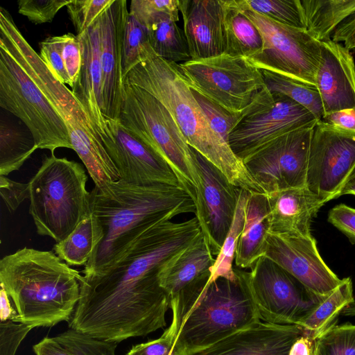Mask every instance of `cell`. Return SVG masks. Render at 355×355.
<instances>
[{
	"mask_svg": "<svg viewBox=\"0 0 355 355\" xmlns=\"http://www.w3.org/2000/svg\"><path fill=\"white\" fill-rule=\"evenodd\" d=\"M200 233L196 216L181 223L162 220L146 230L111 267L82 275L69 329L118 343L166 327L170 298L160 285L159 271Z\"/></svg>",
	"mask_w": 355,
	"mask_h": 355,
	"instance_id": "cell-1",
	"label": "cell"
},
{
	"mask_svg": "<svg viewBox=\"0 0 355 355\" xmlns=\"http://www.w3.org/2000/svg\"><path fill=\"white\" fill-rule=\"evenodd\" d=\"M108 195L94 187L91 212L103 238L85 266L84 275L103 272L114 265L148 228L182 214H196L191 196L180 186L139 185L120 180L110 184Z\"/></svg>",
	"mask_w": 355,
	"mask_h": 355,
	"instance_id": "cell-2",
	"label": "cell"
},
{
	"mask_svg": "<svg viewBox=\"0 0 355 355\" xmlns=\"http://www.w3.org/2000/svg\"><path fill=\"white\" fill-rule=\"evenodd\" d=\"M124 83L144 89L160 101L189 145L221 171L236 187L263 193L243 161L212 129L178 64L157 55L146 42L140 62L126 75Z\"/></svg>",
	"mask_w": 355,
	"mask_h": 355,
	"instance_id": "cell-3",
	"label": "cell"
},
{
	"mask_svg": "<svg viewBox=\"0 0 355 355\" xmlns=\"http://www.w3.org/2000/svg\"><path fill=\"white\" fill-rule=\"evenodd\" d=\"M81 276L51 251L25 247L0 261V285L15 306L17 322L33 328L70 321Z\"/></svg>",
	"mask_w": 355,
	"mask_h": 355,
	"instance_id": "cell-4",
	"label": "cell"
},
{
	"mask_svg": "<svg viewBox=\"0 0 355 355\" xmlns=\"http://www.w3.org/2000/svg\"><path fill=\"white\" fill-rule=\"evenodd\" d=\"M236 276L207 282L176 324L178 355H191L261 320L248 281V271L234 266Z\"/></svg>",
	"mask_w": 355,
	"mask_h": 355,
	"instance_id": "cell-5",
	"label": "cell"
},
{
	"mask_svg": "<svg viewBox=\"0 0 355 355\" xmlns=\"http://www.w3.org/2000/svg\"><path fill=\"white\" fill-rule=\"evenodd\" d=\"M87 180L79 163L54 154L45 156L28 182L29 214L38 234L60 242L91 214Z\"/></svg>",
	"mask_w": 355,
	"mask_h": 355,
	"instance_id": "cell-6",
	"label": "cell"
},
{
	"mask_svg": "<svg viewBox=\"0 0 355 355\" xmlns=\"http://www.w3.org/2000/svg\"><path fill=\"white\" fill-rule=\"evenodd\" d=\"M119 121L164 158L196 205L200 179L194 150L162 103L144 89L125 84Z\"/></svg>",
	"mask_w": 355,
	"mask_h": 355,
	"instance_id": "cell-7",
	"label": "cell"
},
{
	"mask_svg": "<svg viewBox=\"0 0 355 355\" xmlns=\"http://www.w3.org/2000/svg\"><path fill=\"white\" fill-rule=\"evenodd\" d=\"M0 106L20 119L37 148L72 149L65 123L9 50L0 44Z\"/></svg>",
	"mask_w": 355,
	"mask_h": 355,
	"instance_id": "cell-8",
	"label": "cell"
},
{
	"mask_svg": "<svg viewBox=\"0 0 355 355\" xmlns=\"http://www.w3.org/2000/svg\"><path fill=\"white\" fill-rule=\"evenodd\" d=\"M318 121L307 109L265 86L241 112L229 135V146L243 161L277 138L314 127Z\"/></svg>",
	"mask_w": 355,
	"mask_h": 355,
	"instance_id": "cell-9",
	"label": "cell"
},
{
	"mask_svg": "<svg viewBox=\"0 0 355 355\" xmlns=\"http://www.w3.org/2000/svg\"><path fill=\"white\" fill-rule=\"evenodd\" d=\"M190 87L229 112H243L265 87L248 58L223 53L178 64Z\"/></svg>",
	"mask_w": 355,
	"mask_h": 355,
	"instance_id": "cell-10",
	"label": "cell"
},
{
	"mask_svg": "<svg viewBox=\"0 0 355 355\" xmlns=\"http://www.w3.org/2000/svg\"><path fill=\"white\" fill-rule=\"evenodd\" d=\"M241 10L259 29L263 42L261 51L248 60L259 69L316 88L321 42L304 29L282 24L252 10Z\"/></svg>",
	"mask_w": 355,
	"mask_h": 355,
	"instance_id": "cell-11",
	"label": "cell"
},
{
	"mask_svg": "<svg viewBox=\"0 0 355 355\" xmlns=\"http://www.w3.org/2000/svg\"><path fill=\"white\" fill-rule=\"evenodd\" d=\"M250 270V288L263 321L300 326L325 297L311 292L265 256Z\"/></svg>",
	"mask_w": 355,
	"mask_h": 355,
	"instance_id": "cell-12",
	"label": "cell"
},
{
	"mask_svg": "<svg viewBox=\"0 0 355 355\" xmlns=\"http://www.w3.org/2000/svg\"><path fill=\"white\" fill-rule=\"evenodd\" d=\"M355 168V132L318 121L310 143L306 187L324 203L340 197Z\"/></svg>",
	"mask_w": 355,
	"mask_h": 355,
	"instance_id": "cell-13",
	"label": "cell"
},
{
	"mask_svg": "<svg viewBox=\"0 0 355 355\" xmlns=\"http://www.w3.org/2000/svg\"><path fill=\"white\" fill-rule=\"evenodd\" d=\"M313 128L282 135L243 161L265 194L306 187Z\"/></svg>",
	"mask_w": 355,
	"mask_h": 355,
	"instance_id": "cell-14",
	"label": "cell"
},
{
	"mask_svg": "<svg viewBox=\"0 0 355 355\" xmlns=\"http://www.w3.org/2000/svg\"><path fill=\"white\" fill-rule=\"evenodd\" d=\"M98 137L121 180L139 185L180 186L175 173L164 158L119 120L105 116Z\"/></svg>",
	"mask_w": 355,
	"mask_h": 355,
	"instance_id": "cell-15",
	"label": "cell"
},
{
	"mask_svg": "<svg viewBox=\"0 0 355 355\" xmlns=\"http://www.w3.org/2000/svg\"><path fill=\"white\" fill-rule=\"evenodd\" d=\"M194 153L200 179L195 216L211 254L217 256L234 220L240 189L196 150Z\"/></svg>",
	"mask_w": 355,
	"mask_h": 355,
	"instance_id": "cell-16",
	"label": "cell"
},
{
	"mask_svg": "<svg viewBox=\"0 0 355 355\" xmlns=\"http://www.w3.org/2000/svg\"><path fill=\"white\" fill-rule=\"evenodd\" d=\"M215 258L202 232L162 266L159 279L170 298L172 322H177L211 276Z\"/></svg>",
	"mask_w": 355,
	"mask_h": 355,
	"instance_id": "cell-17",
	"label": "cell"
},
{
	"mask_svg": "<svg viewBox=\"0 0 355 355\" xmlns=\"http://www.w3.org/2000/svg\"><path fill=\"white\" fill-rule=\"evenodd\" d=\"M263 256L318 296H327L342 281L324 261L313 236L295 237L268 233Z\"/></svg>",
	"mask_w": 355,
	"mask_h": 355,
	"instance_id": "cell-18",
	"label": "cell"
},
{
	"mask_svg": "<svg viewBox=\"0 0 355 355\" xmlns=\"http://www.w3.org/2000/svg\"><path fill=\"white\" fill-rule=\"evenodd\" d=\"M129 11L127 1L114 0L99 16L103 113L119 120L124 98L122 46Z\"/></svg>",
	"mask_w": 355,
	"mask_h": 355,
	"instance_id": "cell-19",
	"label": "cell"
},
{
	"mask_svg": "<svg viewBox=\"0 0 355 355\" xmlns=\"http://www.w3.org/2000/svg\"><path fill=\"white\" fill-rule=\"evenodd\" d=\"M321 44L316 89L321 98L324 117L342 110H355V63L349 49L331 40Z\"/></svg>",
	"mask_w": 355,
	"mask_h": 355,
	"instance_id": "cell-20",
	"label": "cell"
},
{
	"mask_svg": "<svg viewBox=\"0 0 355 355\" xmlns=\"http://www.w3.org/2000/svg\"><path fill=\"white\" fill-rule=\"evenodd\" d=\"M302 327L261 320L191 355H288Z\"/></svg>",
	"mask_w": 355,
	"mask_h": 355,
	"instance_id": "cell-21",
	"label": "cell"
},
{
	"mask_svg": "<svg viewBox=\"0 0 355 355\" xmlns=\"http://www.w3.org/2000/svg\"><path fill=\"white\" fill-rule=\"evenodd\" d=\"M191 60L225 53L223 0H179Z\"/></svg>",
	"mask_w": 355,
	"mask_h": 355,
	"instance_id": "cell-22",
	"label": "cell"
},
{
	"mask_svg": "<svg viewBox=\"0 0 355 355\" xmlns=\"http://www.w3.org/2000/svg\"><path fill=\"white\" fill-rule=\"evenodd\" d=\"M268 206L270 234L312 237L313 219L325 204L306 187L266 194Z\"/></svg>",
	"mask_w": 355,
	"mask_h": 355,
	"instance_id": "cell-23",
	"label": "cell"
},
{
	"mask_svg": "<svg viewBox=\"0 0 355 355\" xmlns=\"http://www.w3.org/2000/svg\"><path fill=\"white\" fill-rule=\"evenodd\" d=\"M77 36L80 44L82 63L78 78L71 90L84 108L98 135L105 120L103 113L99 17L86 31Z\"/></svg>",
	"mask_w": 355,
	"mask_h": 355,
	"instance_id": "cell-24",
	"label": "cell"
},
{
	"mask_svg": "<svg viewBox=\"0 0 355 355\" xmlns=\"http://www.w3.org/2000/svg\"><path fill=\"white\" fill-rule=\"evenodd\" d=\"M268 232L266 196L263 193H250L235 254L234 263L236 268L250 269L264 255Z\"/></svg>",
	"mask_w": 355,
	"mask_h": 355,
	"instance_id": "cell-25",
	"label": "cell"
},
{
	"mask_svg": "<svg viewBox=\"0 0 355 355\" xmlns=\"http://www.w3.org/2000/svg\"><path fill=\"white\" fill-rule=\"evenodd\" d=\"M303 28L319 42L331 40L338 28L355 12V0H297Z\"/></svg>",
	"mask_w": 355,
	"mask_h": 355,
	"instance_id": "cell-26",
	"label": "cell"
},
{
	"mask_svg": "<svg viewBox=\"0 0 355 355\" xmlns=\"http://www.w3.org/2000/svg\"><path fill=\"white\" fill-rule=\"evenodd\" d=\"M226 54L251 58L262 49L263 42L256 26L237 6L235 0H223Z\"/></svg>",
	"mask_w": 355,
	"mask_h": 355,
	"instance_id": "cell-27",
	"label": "cell"
},
{
	"mask_svg": "<svg viewBox=\"0 0 355 355\" xmlns=\"http://www.w3.org/2000/svg\"><path fill=\"white\" fill-rule=\"evenodd\" d=\"M174 17L162 13L152 17L146 24L148 43L161 58L177 64L191 60L184 30Z\"/></svg>",
	"mask_w": 355,
	"mask_h": 355,
	"instance_id": "cell-28",
	"label": "cell"
},
{
	"mask_svg": "<svg viewBox=\"0 0 355 355\" xmlns=\"http://www.w3.org/2000/svg\"><path fill=\"white\" fill-rule=\"evenodd\" d=\"M354 304L351 278L342 279L340 284L326 296L315 309L302 322L304 334L315 340L336 325L340 315Z\"/></svg>",
	"mask_w": 355,
	"mask_h": 355,
	"instance_id": "cell-29",
	"label": "cell"
},
{
	"mask_svg": "<svg viewBox=\"0 0 355 355\" xmlns=\"http://www.w3.org/2000/svg\"><path fill=\"white\" fill-rule=\"evenodd\" d=\"M103 238V229L91 213L65 239L54 245L53 250L69 266H85Z\"/></svg>",
	"mask_w": 355,
	"mask_h": 355,
	"instance_id": "cell-30",
	"label": "cell"
},
{
	"mask_svg": "<svg viewBox=\"0 0 355 355\" xmlns=\"http://www.w3.org/2000/svg\"><path fill=\"white\" fill-rule=\"evenodd\" d=\"M261 72L265 86L270 92L291 98L310 111L318 121H322L324 110L320 94L316 88L269 70L261 69Z\"/></svg>",
	"mask_w": 355,
	"mask_h": 355,
	"instance_id": "cell-31",
	"label": "cell"
},
{
	"mask_svg": "<svg viewBox=\"0 0 355 355\" xmlns=\"http://www.w3.org/2000/svg\"><path fill=\"white\" fill-rule=\"evenodd\" d=\"M250 194V192L247 190L239 189L234 220L219 254L215 258L209 281L214 280L218 277L232 279L236 276L233 263L234 262L238 241L244 224L245 208Z\"/></svg>",
	"mask_w": 355,
	"mask_h": 355,
	"instance_id": "cell-32",
	"label": "cell"
},
{
	"mask_svg": "<svg viewBox=\"0 0 355 355\" xmlns=\"http://www.w3.org/2000/svg\"><path fill=\"white\" fill-rule=\"evenodd\" d=\"M37 149L33 137L8 127L0 125V175L7 176L19 170Z\"/></svg>",
	"mask_w": 355,
	"mask_h": 355,
	"instance_id": "cell-33",
	"label": "cell"
},
{
	"mask_svg": "<svg viewBox=\"0 0 355 355\" xmlns=\"http://www.w3.org/2000/svg\"><path fill=\"white\" fill-rule=\"evenodd\" d=\"M241 10H249L276 22L303 28L297 0H235Z\"/></svg>",
	"mask_w": 355,
	"mask_h": 355,
	"instance_id": "cell-34",
	"label": "cell"
},
{
	"mask_svg": "<svg viewBox=\"0 0 355 355\" xmlns=\"http://www.w3.org/2000/svg\"><path fill=\"white\" fill-rule=\"evenodd\" d=\"M315 343L319 355H355V324L334 325Z\"/></svg>",
	"mask_w": 355,
	"mask_h": 355,
	"instance_id": "cell-35",
	"label": "cell"
},
{
	"mask_svg": "<svg viewBox=\"0 0 355 355\" xmlns=\"http://www.w3.org/2000/svg\"><path fill=\"white\" fill-rule=\"evenodd\" d=\"M146 42H148L147 28L129 13L125 23L122 46L123 79L140 62L142 48Z\"/></svg>",
	"mask_w": 355,
	"mask_h": 355,
	"instance_id": "cell-36",
	"label": "cell"
},
{
	"mask_svg": "<svg viewBox=\"0 0 355 355\" xmlns=\"http://www.w3.org/2000/svg\"><path fill=\"white\" fill-rule=\"evenodd\" d=\"M71 355H115L117 343L99 340L69 329L54 337Z\"/></svg>",
	"mask_w": 355,
	"mask_h": 355,
	"instance_id": "cell-37",
	"label": "cell"
},
{
	"mask_svg": "<svg viewBox=\"0 0 355 355\" xmlns=\"http://www.w3.org/2000/svg\"><path fill=\"white\" fill-rule=\"evenodd\" d=\"M113 1L71 0L66 7L76 35L86 31Z\"/></svg>",
	"mask_w": 355,
	"mask_h": 355,
	"instance_id": "cell-38",
	"label": "cell"
},
{
	"mask_svg": "<svg viewBox=\"0 0 355 355\" xmlns=\"http://www.w3.org/2000/svg\"><path fill=\"white\" fill-rule=\"evenodd\" d=\"M191 90L214 131L229 144V135L239 120L241 113H232L193 89Z\"/></svg>",
	"mask_w": 355,
	"mask_h": 355,
	"instance_id": "cell-39",
	"label": "cell"
},
{
	"mask_svg": "<svg viewBox=\"0 0 355 355\" xmlns=\"http://www.w3.org/2000/svg\"><path fill=\"white\" fill-rule=\"evenodd\" d=\"M40 57L52 74L63 84L72 86L62 58V37L50 36L40 42Z\"/></svg>",
	"mask_w": 355,
	"mask_h": 355,
	"instance_id": "cell-40",
	"label": "cell"
},
{
	"mask_svg": "<svg viewBox=\"0 0 355 355\" xmlns=\"http://www.w3.org/2000/svg\"><path fill=\"white\" fill-rule=\"evenodd\" d=\"M71 0H19L18 12L35 24L51 22Z\"/></svg>",
	"mask_w": 355,
	"mask_h": 355,
	"instance_id": "cell-41",
	"label": "cell"
},
{
	"mask_svg": "<svg viewBox=\"0 0 355 355\" xmlns=\"http://www.w3.org/2000/svg\"><path fill=\"white\" fill-rule=\"evenodd\" d=\"M179 0H132L129 13L146 26L153 17L165 13L179 20Z\"/></svg>",
	"mask_w": 355,
	"mask_h": 355,
	"instance_id": "cell-42",
	"label": "cell"
},
{
	"mask_svg": "<svg viewBox=\"0 0 355 355\" xmlns=\"http://www.w3.org/2000/svg\"><path fill=\"white\" fill-rule=\"evenodd\" d=\"M32 326L12 320L0 323V355H15L21 342Z\"/></svg>",
	"mask_w": 355,
	"mask_h": 355,
	"instance_id": "cell-43",
	"label": "cell"
},
{
	"mask_svg": "<svg viewBox=\"0 0 355 355\" xmlns=\"http://www.w3.org/2000/svg\"><path fill=\"white\" fill-rule=\"evenodd\" d=\"M175 338L168 327L159 338L135 345L125 355H178L175 347Z\"/></svg>",
	"mask_w": 355,
	"mask_h": 355,
	"instance_id": "cell-44",
	"label": "cell"
},
{
	"mask_svg": "<svg viewBox=\"0 0 355 355\" xmlns=\"http://www.w3.org/2000/svg\"><path fill=\"white\" fill-rule=\"evenodd\" d=\"M62 37L64 64L73 86L81 67L80 44L78 36L73 33H67L62 35Z\"/></svg>",
	"mask_w": 355,
	"mask_h": 355,
	"instance_id": "cell-45",
	"label": "cell"
},
{
	"mask_svg": "<svg viewBox=\"0 0 355 355\" xmlns=\"http://www.w3.org/2000/svg\"><path fill=\"white\" fill-rule=\"evenodd\" d=\"M0 193L8 210L12 213L29 198V184L16 182L0 175Z\"/></svg>",
	"mask_w": 355,
	"mask_h": 355,
	"instance_id": "cell-46",
	"label": "cell"
},
{
	"mask_svg": "<svg viewBox=\"0 0 355 355\" xmlns=\"http://www.w3.org/2000/svg\"><path fill=\"white\" fill-rule=\"evenodd\" d=\"M327 221L355 244V208L338 204L329 210Z\"/></svg>",
	"mask_w": 355,
	"mask_h": 355,
	"instance_id": "cell-47",
	"label": "cell"
},
{
	"mask_svg": "<svg viewBox=\"0 0 355 355\" xmlns=\"http://www.w3.org/2000/svg\"><path fill=\"white\" fill-rule=\"evenodd\" d=\"M331 38L349 50L355 49V12L338 26Z\"/></svg>",
	"mask_w": 355,
	"mask_h": 355,
	"instance_id": "cell-48",
	"label": "cell"
},
{
	"mask_svg": "<svg viewBox=\"0 0 355 355\" xmlns=\"http://www.w3.org/2000/svg\"><path fill=\"white\" fill-rule=\"evenodd\" d=\"M323 121L344 130L355 132V110L345 109L325 116Z\"/></svg>",
	"mask_w": 355,
	"mask_h": 355,
	"instance_id": "cell-49",
	"label": "cell"
},
{
	"mask_svg": "<svg viewBox=\"0 0 355 355\" xmlns=\"http://www.w3.org/2000/svg\"><path fill=\"white\" fill-rule=\"evenodd\" d=\"M33 349L36 355H71L54 337L44 338Z\"/></svg>",
	"mask_w": 355,
	"mask_h": 355,
	"instance_id": "cell-50",
	"label": "cell"
},
{
	"mask_svg": "<svg viewBox=\"0 0 355 355\" xmlns=\"http://www.w3.org/2000/svg\"><path fill=\"white\" fill-rule=\"evenodd\" d=\"M0 306L1 322L12 320L17 322L19 318L18 313L12 306L10 297L2 286L0 291Z\"/></svg>",
	"mask_w": 355,
	"mask_h": 355,
	"instance_id": "cell-51",
	"label": "cell"
},
{
	"mask_svg": "<svg viewBox=\"0 0 355 355\" xmlns=\"http://www.w3.org/2000/svg\"><path fill=\"white\" fill-rule=\"evenodd\" d=\"M314 340L303 334L292 345L288 355H311Z\"/></svg>",
	"mask_w": 355,
	"mask_h": 355,
	"instance_id": "cell-52",
	"label": "cell"
},
{
	"mask_svg": "<svg viewBox=\"0 0 355 355\" xmlns=\"http://www.w3.org/2000/svg\"><path fill=\"white\" fill-rule=\"evenodd\" d=\"M345 194H352L355 196V178L348 180L342 190L340 196Z\"/></svg>",
	"mask_w": 355,
	"mask_h": 355,
	"instance_id": "cell-53",
	"label": "cell"
},
{
	"mask_svg": "<svg viewBox=\"0 0 355 355\" xmlns=\"http://www.w3.org/2000/svg\"><path fill=\"white\" fill-rule=\"evenodd\" d=\"M311 355H319V353H318V351L317 349V346H316L315 342H314L313 349Z\"/></svg>",
	"mask_w": 355,
	"mask_h": 355,
	"instance_id": "cell-54",
	"label": "cell"
},
{
	"mask_svg": "<svg viewBox=\"0 0 355 355\" xmlns=\"http://www.w3.org/2000/svg\"><path fill=\"white\" fill-rule=\"evenodd\" d=\"M355 178V168H354V171L352 172L350 178H349V180L352 179V178Z\"/></svg>",
	"mask_w": 355,
	"mask_h": 355,
	"instance_id": "cell-55",
	"label": "cell"
}]
</instances>
